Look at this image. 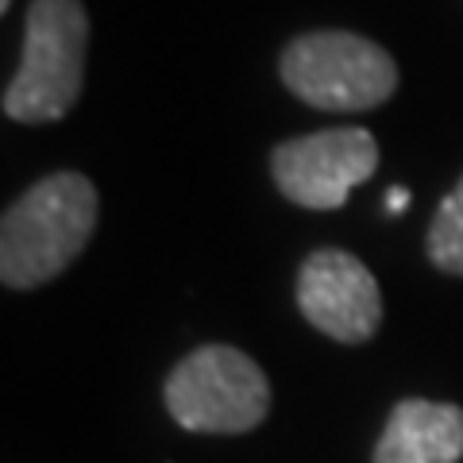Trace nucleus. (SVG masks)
I'll return each instance as SVG.
<instances>
[{
    "instance_id": "nucleus-1",
    "label": "nucleus",
    "mask_w": 463,
    "mask_h": 463,
    "mask_svg": "<svg viewBox=\"0 0 463 463\" xmlns=\"http://www.w3.org/2000/svg\"><path fill=\"white\" fill-rule=\"evenodd\" d=\"M97 228V190L81 174H51L35 182L0 224V279L32 289L58 279L85 251Z\"/></svg>"
},
{
    "instance_id": "nucleus-2",
    "label": "nucleus",
    "mask_w": 463,
    "mask_h": 463,
    "mask_svg": "<svg viewBox=\"0 0 463 463\" xmlns=\"http://www.w3.org/2000/svg\"><path fill=\"white\" fill-rule=\"evenodd\" d=\"M90 20L81 0H32L20 70L5 85V116L20 124L62 120L81 93Z\"/></svg>"
},
{
    "instance_id": "nucleus-3",
    "label": "nucleus",
    "mask_w": 463,
    "mask_h": 463,
    "mask_svg": "<svg viewBox=\"0 0 463 463\" xmlns=\"http://www.w3.org/2000/svg\"><path fill=\"white\" fill-rule=\"evenodd\" d=\"M282 81L313 109L359 112L394 97L398 66L355 32H309L282 51Z\"/></svg>"
},
{
    "instance_id": "nucleus-4",
    "label": "nucleus",
    "mask_w": 463,
    "mask_h": 463,
    "mask_svg": "<svg viewBox=\"0 0 463 463\" xmlns=\"http://www.w3.org/2000/svg\"><path fill=\"white\" fill-rule=\"evenodd\" d=\"M166 410L190 432H251L270 410V383L251 355L205 344L166 379Z\"/></svg>"
},
{
    "instance_id": "nucleus-5",
    "label": "nucleus",
    "mask_w": 463,
    "mask_h": 463,
    "mask_svg": "<svg viewBox=\"0 0 463 463\" xmlns=\"http://www.w3.org/2000/svg\"><path fill=\"white\" fill-rule=\"evenodd\" d=\"M379 166V143L367 128H328L289 139L270 155L279 190L306 209H340Z\"/></svg>"
},
{
    "instance_id": "nucleus-6",
    "label": "nucleus",
    "mask_w": 463,
    "mask_h": 463,
    "mask_svg": "<svg viewBox=\"0 0 463 463\" xmlns=\"http://www.w3.org/2000/svg\"><path fill=\"white\" fill-rule=\"evenodd\" d=\"M298 306L313 328L340 344H364L383 321L374 274L347 251H317L298 274Z\"/></svg>"
},
{
    "instance_id": "nucleus-7",
    "label": "nucleus",
    "mask_w": 463,
    "mask_h": 463,
    "mask_svg": "<svg viewBox=\"0 0 463 463\" xmlns=\"http://www.w3.org/2000/svg\"><path fill=\"white\" fill-rule=\"evenodd\" d=\"M463 410L452 402L405 398L374 444V463H459Z\"/></svg>"
},
{
    "instance_id": "nucleus-8",
    "label": "nucleus",
    "mask_w": 463,
    "mask_h": 463,
    "mask_svg": "<svg viewBox=\"0 0 463 463\" xmlns=\"http://www.w3.org/2000/svg\"><path fill=\"white\" fill-rule=\"evenodd\" d=\"M425 248H429L432 267H440L444 274H463V178L440 201V209L429 224Z\"/></svg>"
},
{
    "instance_id": "nucleus-9",
    "label": "nucleus",
    "mask_w": 463,
    "mask_h": 463,
    "mask_svg": "<svg viewBox=\"0 0 463 463\" xmlns=\"http://www.w3.org/2000/svg\"><path fill=\"white\" fill-rule=\"evenodd\" d=\"M405 197H410V194H405V190H390V197H386V205H390V213H402V209H405Z\"/></svg>"
},
{
    "instance_id": "nucleus-10",
    "label": "nucleus",
    "mask_w": 463,
    "mask_h": 463,
    "mask_svg": "<svg viewBox=\"0 0 463 463\" xmlns=\"http://www.w3.org/2000/svg\"><path fill=\"white\" fill-rule=\"evenodd\" d=\"M12 8V0H0V12H8Z\"/></svg>"
}]
</instances>
